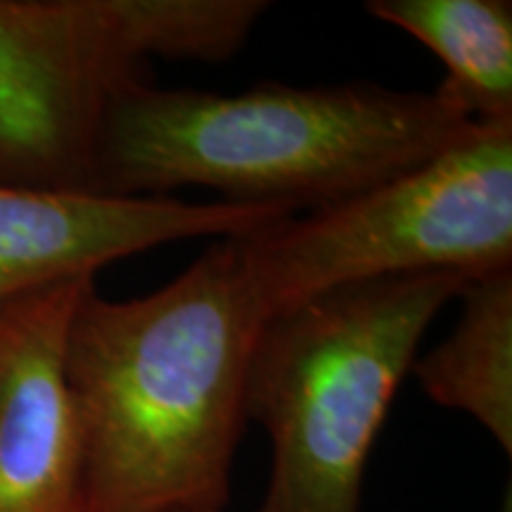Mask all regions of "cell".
Listing matches in <instances>:
<instances>
[{
    "mask_svg": "<svg viewBox=\"0 0 512 512\" xmlns=\"http://www.w3.org/2000/svg\"><path fill=\"white\" fill-rule=\"evenodd\" d=\"M238 238L145 297L114 302L91 287L76 306L64 363L86 453L83 512H226L268 318Z\"/></svg>",
    "mask_w": 512,
    "mask_h": 512,
    "instance_id": "cell-1",
    "label": "cell"
},
{
    "mask_svg": "<svg viewBox=\"0 0 512 512\" xmlns=\"http://www.w3.org/2000/svg\"><path fill=\"white\" fill-rule=\"evenodd\" d=\"M472 124L437 93L368 81H271L238 95L145 83L114 102L98 192L207 188L230 204L316 211L415 169Z\"/></svg>",
    "mask_w": 512,
    "mask_h": 512,
    "instance_id": "cell-2",
    "label": "cell"
},
{
    "mask_svg": "<svg viewBox=\"0 0 512 512\" xmlns=\"http://www.w3.org/2000/svg\"><path fill=\"white\" fill-rule=\"evenodd\" d=\"M470 278L418 273L342 285L266 318L247 418L271 441L254 512H361L366 467L432 320Z\"/></svg>",
    "mask_w": 512,
    "mask_h": 512,
    "instance_id": "cell-3",
    "label": "cell"
},
{
    "mask_svg": "<svg viewBox=\"0 0 512 512\" xmlns=\"http://www.w3.org/2000/svg\"><path fill=\"white\" fill-rule=\"evenodd\" d=\"M266 0H0V185L100 195V147L152 60L223 62Z\"/></svg>",
    "mask_w": 512,
    "mask_h": 512,
    "instance_id": "cell-4",
    "label": "cell"
},
{
    "mask_svg": "<svg viewBox=\"0 0 512 512\" xmlns=\"http://www.w3.org/2000/svg\"><path fill=\"white\" fill-rule=\"evenodd\" d=\"M238 240L268 318L366 280L512 268V121H475L406 174Z\"/></svg>",
    "mask_w": 512,
    "mask_h": 512,
    "instance_id": "cell-5",
    "label": "cell"
},
{
    "mask_svg": "<svg viewBox=\"0 0 512 512\" xmlns=\"http://www.w3.org/2000/svg\"><path fill=\"white\" fill-rule=\"evenodd\" d=\"M95 275L0 306V512H83L86 453L67 335Z\"/></svg>",
    "mask_w": 512,
    "mask_h": 512,
    "instance_id": "cell-6",
    "label": "cell"
},
{
    "mask_svg": "<svg viewBox=\"0 0 512 512\" xmlns=\"http://www.w3.org/2000/svg\"><path fill=\"white\" fill-rule=\"evenodd\" d=\"M294 216L271 204L69 195L0 185V306L60 280L95 275L145 249L233 238Z\"/></svg>",
    "mask_w": 512,
    "mask_h": 512,
    "instance_id": "cell-7",
    "label": "cell"
},
{
    "mask_svg": "<svg viewBox=\"0 0 512 512\" xmlns=\"http://www.w3.org/2000/svg\"><path fill=\"white\" fill-rule=\"evenodd\" d=\"M366 10L439 57L434 93L448 105L477 124L512 121L510 0H370Z\"/></svg>",
    "mask_w": 512,
    "mask_h": 512,
    "instance_id": "cell-8",
    "label": "cell"
},
{
    "mask_svg": "<svg viewBox=\"0 0 512 512\" xmlns=\"http://www.w3.org/2000/svg\"><path fill=\"white\" fill-rule=\"evenodd\" d=\"M456 328L411 373L434 403L477 420L512 453V268L465 283Z\"/></svg>",
    "mask_w": 512,
    "mask_h": 512,
    "instance_id": "cell-9",
    "label": "cell"
}]
</instances>
